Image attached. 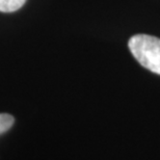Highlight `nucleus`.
<instances>
[{
	"instance_id": "1",
	"label": "nucleus",
	"mask_w": 160,
	"mask_h": 160,
	"mask_svg": "<svg viewBox=\"0 0 160 160\" xmlns=\"http://www.w3.org/2000/svg\"><path fill=\"white\" fill-rule=\"evenodd\" d=\"M128 47L143 68L160 75V39L149 34H135L130 38Z\"/></svg>"
},
{
	"instance_id": "2",
	"label": "nucleus",
	"mask_w": 160,
	"mask_h": 160,
	"mask_svg": "<svg viewBox=\"0 0 160 160\" xmlns=\"http://www.w3.org/2000/svg\"><path fill=\"white\" fill-rule=\"evenodd\" d=\"M26 0H0V12H12L24 5Z\"/></svg>"
},
{
	"instance_id": "3",
	"label": "nucleus",
	"mask_w": 160,
	"mask_h": 160,
	"mask_svg": "<svg viewBox=\"0 0 160 160\" xmlns=\"http://www.w3.org/2000/svg\"><path fill=\"white\" fill-rule=\"evenodd\" d=\"M15 119L8 113H0V135L6 132L14 125Z\"/></svg>"
}]
</instances>
